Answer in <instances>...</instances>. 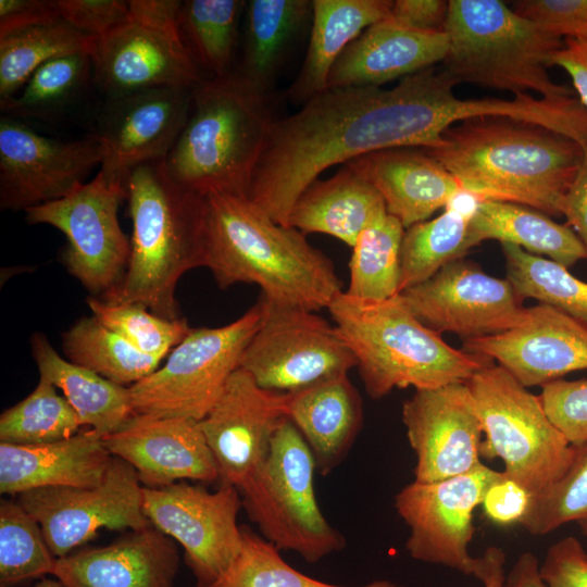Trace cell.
<instances>
[{
    "mask_svg": "<svg viewBox=\"0 0 587 587\" xmlns=\"http://www.w3.org/2000/svg\"><path fill=\"white\" fill-rule=\"evenodd\" d=\"M439 124L435 95L421 73L389 89L326 88L292 114L275 118L247 197L288 225L295 202L325 170L375 150L430 147Z\"/></svg>",
    "mask_w": 587,
    "mask_h": 587,
    "instance_id": "1",
    "label": "cell"
},
{
    "mask_svg": "<svg viewBox=\"0 0 587 587\" xmlns=\"http://www.w3.org/2000/svg\"><path fill=\"white\" fill-rule=\"evenodd\" d=\"M480 200L512 202L560 216L582 164L576 140L542 125L485 115L459 122L438 148H423Z\"/></svg>",
    "mask_w": 587,
    "mask_h": 587,
    "instance_id": "2",
    "label": "cell"
},
{
    "mask_svg": "<svg viewBox=\"0 0 587 587\" xmlns=\"http://www.w3.org/2000/svg\"><path fill=\"white\" fill-rule=\"evenodd\" d=\"M204 263L221 289L255 284L268 302L317 312L342 292L333 261L247 196L205 197Z\"/></svg>",
    "mask_w": 587,
    "mask_h": 587,
    "instance_id": "3",
    "label": "cell"
},
{
    "mask_svg": "<svg viewBox=\"0 0 587 587\" xmlns=\"http://www.w3.org/2000/svg\"><path fill=\"white\" fill-rule=\"evenodd\" d=\"M126 186L130 254L120 285L99 299L177 320L178 280L204 263L205 198L175 182L164 160L135 167Z\"/></svg>",
    "mask_w": 587,
    "mask_h": 587,
    "instance_id": "4",
    "label": "cell"
},
{
    "mask_svg": "<svg viewBox=\"0 0 587 587\" xmlns=\"http://www.w3.org/2000/svg\"><path fill=\"white\" fill-rule=\"evenodd\" d=\"M271 95L234 68L202 78L187 121L164 160L172 178L202 196H247L273 117Z\"/></svg>",
    "mask_w": 587,
    "mask_h": 587,
    "instance_id": "5",
    "label": "cell"
},
{
    "mask_svg": "<svg viewBox=\"0 0 587 587\" xmlns=\"http://www.w3.org/2000/svg\"><path fill=\"white\" fill-rule=\"evenodd\" d=\"M357 360L366 394L380 399L395 388L430 389L466 383L494 361L449 346L421 323L401 295L383 301L340 292L327 308Z\"/></svg>",
    "mask_w": 587,
    "mask_h": 587,
    "instance_id": "6",
    "label": "cell"
},
{
    "mask_svg": "<svg viewBox=\"0 0 587 587\" xmlns=\"http://www.w3.org/2000/svg\"><path fill=\"white\" fill-rule=\"evenodd\" d=\"M449 49L442 68L457 84L535 91L545 99L573 97L547 68L562 38L542 29L498 0H451L445 26Z\"/></svg>",
    "mask_w": 587,
    "mask_h": 587,
    "instance_id": "7",
    "label": "cell"
},
{
    "mask_svg": "<svg viewBox=\"0 0 587 587\" xmlns=\"http://www.w3.org/2000/svg\"><path fill=\"white\" fill-rule=\"evenodd\" d=\"M315 462L296 426L286 419L270 451L238 488L241 504L261 536L278 550L309 563L345 548V537L324 517L314 492Z\"/></svg>",
    "mask_w": 587,
    "mask_h": 587,
    "instance_id": "8",
    "label": "cell"
},
{
    "mask_svg": "<svg viewBox=\"0 0 587 587\" xmlns=\"http://www.w3.org/2000/svg\"><path fill=\"white\" fill-rule=\"evenodd\" d=\"M465 384L486 435L482 457L500 458L504 475L532 497L563 474L573 459L574 446L548 417L539 396L494 363Z\"/></svg>",
    "mask_w": 587,
    "mask_h": 587,
    "instance_id": "9",
    "label": "cell"
},
{
    "mask_svg": "<svg viewBox=\"0 0 587 587\" xmlns=\"http://www.w3.org/2000/svg\"><path fill=\"white\" fill-rule=\"evenodd\" d=\"M263 315V301L220 327L191 328L152 374L129 386L135 414L200 422L240 366Z\"/></svg>",
    "mask_w": 587,
    "mask_h": 587,
    "instance_id": "10",
    "label": "cell"
},
{
    "mask_svg": "<svg viewBox=\"0 0 587 587\" xmlns=\"http://www.w3.org/2000/svg\"><path fill=\"white\" fill-rule=\"evenodd\" d=\"M182 1L129 0V17L98 39L93 83L108 97L154 88L192 89L203 77L178 29Z\"/></svg>",
    "mask_w": 587,
    "mask_h": 587,
    "instance_id": "11",
    "label": "cell"
},
{
    "mask_svg": "<svg viewBox=\"0 0 587 587\" xmlns=\"http://www.w3.org/2000/svg\"><path fill=\"white\" fill-rule=\"evenodd\" d=\"M125 199L126 183L109 180L99 171L67 196L24 211L28 224L50 225L65 236L66 271L97 298L117 287L127 267L130 240L118 221Z\"/></svg>",
    "mask_w": 587,
    "mask_h": 587,
    "instance_id": "12",
    "label": "cell"
},
{
    "mask_svg": "<svg viewBox=\"0 0 587 587\" xmlns=\"http://www.w3.org/2000/svg\"><path fill=\"white\" fill-rule=\"evenodd\" d=\"M260 298L263 315L239 366L260 387L291 392L357 367L335 325L316 312Z\"/></svg>",
    "mask_w": 587,
    "mask_h": 587,
    "instance_id": "13",
    "label": "cell"
},
{
    "mask_svg": "<svg viewBox=\"0 0 587 587\" xmlns=\"http://www.w3.org/2000/svg\"><path fill=\"white\" fill-rule=\"evenodd\" d=\"M504 476L480 463L451 478L405 485L395 496V508L410 528L405 549L411 558L474 576L478 558L469 552L473 512Z\"/></svg>",
    "mask_w": 587,
    "mask_h": 587,
    "instance_id": "14",
    "label": "cell"
},
{
    "mask_svg": "<svg viewBox=\"0 0 587 587\" xmlns=\"http://www.w3.org/2000/svg\"><path fill=\"white\" fill-rule=\"evenodd\" d=\"M143 486L135 469L113 457L95 487H45L17 495V502L38 522L59 559L91 540L101 528L140 529L150 524L143 512Z\"/></svg>",
    "mask_w": 587,
    "mask_h": 587,
    "instance_id": "15",
    "label": "cell"
},
{
    "mask_svg": "<svg viewBox=\"0 0 587 587\" xmlns=\"http://www.w3.org/2000/svg\"><path fill=\"white\" fill-rule=\"evenodd\" d=\"M142 492L146 517L179 542L198 587L217 579L239 554L242 534L237 514L242 504L237 487L222 484L211 492L180 482L143 487Z\"/></svg>",
    "mask_w": 587,
    "mask_h": 587,
    "instance_id": "16",
    "label": "cell"
},
{
    "mask_svg": "<svg viewBox=\"0 0 587 587\" xmlns=\"http://www.w3.org/2000/svg\"><path fill=\"white\" fill-rule=\"evenodd\" d=\"M413 315L429 329L464 340L497 335L522 320L523 298L505 278L485 273L464 259L400 292Z\"/></svg>",
    "mask_w": 587,
    "mask_h": 587,
    "instance_id": "17",
    "label": "cell"
},
{
    "mask_svg": "<svg viewBox=\"0 0 587 587\" xmlns=\"http://www.w3.org/2000/svg\"><path fill=\"white\" fill-rule=\"evenodd\" d=\"M97 135L62 141L11 116L0 118V208L26 211L67 196L97 166Z\"/></svg>",
    "mask_w": 587,
    "mask_h": 587,
    "instance_id": "18",
    "label": "cell"
},
{
    "mask_svg": "<svg viewBox=\"0 0 587 587\" xmlns=\"http://www.w3.org/2000/svg\"><path fill=\"white\" fill-rule=\"evenodd\" d=\"M286 419V392L260 387L241 367L230 375L199 422L222 484L239 488L254 473Z\"/></svg>",
    "mask_w": 587,
    "mask_h": 587,
    "instance_id": "19",
    "label": "cell"
},
{
    "mask_svg": "<svg viewBox=\"0 0 587 587\" xmlns=\"http://www.w3.org/2000/svg\"><path fill=\"white\" fill-rule=\"evenodd\" d=\"M402 422L416 457L415 482L451 478L483 463V426L465 383L415 390L402 405Z\"/></svg>",
    "mask_w": 587,
    "mask_h": 587,
    "instance_id": "20",
    "label": "cell"
},
{
    "mask_svg": "<svg viewBox=\"0 0 587 587\" xmlns=\"http://www.w3.org/2000/svg\"><path fill=\"white\" fill-rule=\"evenodd\" d=\"M191 93L154 88L108 99L97 134L104 176L127 183L135 167L165 160L187 121Z\"/></svg>",
    "mask_w": 587,
    "mask_h": 587,
    "instance_id": "21",
    "label": "cell"
},
{
    "mask_svg": "<svg viewBox=\"0 0 587 587\" xmlns=\"http://www.w3.org/2000/svg\"><path fill=\"white\" fill-rule=\"evenodd\" d=\"M463 350L497 361L525 387L544 386L587 370V326L539 303L507 332L464 340Z\"/></svg>",
    "mask_w": 587,
    "mask_h": 587,
    "instance_id": "22",
    "label": "cell"
},
{
    "mask_svg": "<svg viewBox=\"0 0 587 587\" xmlns=\"http://www.w3.org/2000/svg\"><path fill=\"white\" fill-rule=\"evenodd\" d=\"M103 441L113 457L135 469L143 487L218 478L212 453L195 420L135 414Z\"/></svg>",
    "mask_w": 587,
    "mask_h": 587,
    "instance_id": "23",
    "label": "cell"
},
{
    "mask_svg": "<svg viewBox=\"0 0 587 587\" xmlns=\"http://www.w3.org/2000/svg\"><path fill=\"white\" fill-rule=\"evenodd\" d=\"M178 567L174 540L149 525L57 559L52 575L65 587H174Z\"/></svg>",
    "mask_w": 587,
    "mask_h": 587,
    "instance_id": "24",
    "label": "cell"
},
{
    "mask_svg": "<svg viewBox=\"0 0 587 587\" xmlns=\"http://www.w3.org/2000/svg\"><path fill=\"white\" fill-rule=\"evenodd\" d=\"M449 40L445 32H423L387 17L355 38L334 64L327 88L380 87L442 62Z\"/></svg>",
    "mask_w": 587,
    "mask_h": 587,
    "instance_id": "25",
    "label": "cell"
},
{
    "mask_svg": "<svg viewBox=\"0 0 587 587\" xmlns=\"http://www.w3.org/2000/svg\"><path fill=\"white\" fill-rule=\"evenodd\" d=\"M345 165L380 193L387 213L405 229L446 208L462 189L452 174L420 147L375 150Z\"/></svg>",
    "mask_w": 587,
    "mask_h": 587,
    "instance_id": "26",
    "label": "cell"
},
{
    "mask_svg": "<svg viewBox=\"0 0 587 587\" xmlns=\"http://www.w3.org/2000/svg\"><path fill=\"white\" fill-rule=\"evenodd\" d=\"M113 455L92 429L41 445L0 442V492L17 496L45 487H95Z\"/></svg>",
    "mask_w": 587,
    "mask_h": 587,
    "instance_id": "27",
    "label": "cell"
},
{
    "mask_svg": "<svg viewBox=\"0 0 587 587\" xmlns=\"http://www.w3.org/2000/svg\"><path fill=\"white\" fill-rule=\"evenodd\" d=\"M287 394V414L327 475L345 459L363 424V402L348 374Z\"/></svg>",
    "mask_w": 587,
    "mask_h": 587,
    "instance_id": "28",
    "label": "cell"
},
{
    "mask_svg": "<svg viewBox=\"0 0 587 587\" xmlns=\"http://www.w3.org/2000/svg\"><path fill=\"white\" fill-rule=\"evenodd\" d=\"M387 214L380 193L347 165L327 179H315L299 196L288 226L303 234L330 235L352 247L359 235Z\"/></svg>",
    "mask_w": 587,
    "mask_h": 587,
    "instance_id": "29",
    "label": "cell"
},
{
    "mask_svg": "<svg viewBox=\"0 0 587 587\" xmlns=\"http://www.w3.org/2000/svg\"><path fill=\"white\" fill-rule=\"evenodd\" d=\"M388 0H313L312 26L301 68L287 89L289 101L303 104L327 88L329 73L369 26L390 16Z\"/></svg>",
    "mask_w": 587,
    "mask_h": 587,
    "instance_id": "30",
    "label": "cell"
},
{
    "mask_svg": "<svg viewBox=\"0 0 587 587\" xmlns=\"http://www.w3.org/2000/svg\"><path fill=\"white\" fill-rule=\"evenodd\" d=\"M30 352L39 376L62 390L83 426L105 437L135 415L129 387L63 359L43 334L32 335Z\"/></svg>",
    "mask_w": 587,
    "mask_h": 587,
    "instance_id": "31",
    "label": "cell"
},
{
    "mask_svg": "<svg viewBox=\"0 0 587 587\" xmlns=\"http://www.w3.org/2000/svg\"><path fill=\"white\" fill-rule=\"evenodd\" d=\"M310 17L312 1L309 0L247 1L242 57L234 70L271 95Z\"/></svg>",
    "mask_w": 587,
    "mask_h": 587,
    "instance_id": "32",
    "label": "cell"
},
{
    "mask_svg": "<svg viewBox=\"0 0 587 587\" xmlns=\"http://www.w3.org/2000/svg\"><path fill=\"white\" fill-rule=\"evenodd\" d=\"M472 248L485 240L515 245L533 254L570 267L587 252L573 229L533 208L504 201L482 200L469 223Z\"/></svg>",
    "mask_w": 587,
    "mask_h": 587,
    "instance_id": "33",
    "label": "cell"
},
{
    "mask_svg": "<svg viewBox=\"0 0 587 587\" xmlns=\"http://www.w3.org/2000/svg\"><path fill=\"white\" fill-rule=\"evenodd\" d=\"M97 41L63 18L0 38V100L16 95L39 66L54 58L72 53L93 57Z\"/></svg>",
    "mask_w": 587,
    "mask_h": 587,
    "instance_id": "34",
    "label": "cell"
},
{
    "mask_svg": "<svg viewBox=\"0 0 587 587\" xmlns=\"http://www.w3.org/2000/svg\"><path fill=\"white\" fill-rule=\"evenodd\" d=\"M68 361L118 385H134L159 369L161 360L139 351L96 316H83L62 334Z\"/></svg>",
    "mask_w": 587,
    "mask_h": 587,
    "instance_id": "35",
    "label": "cell"
},
{
    "mask_svg": "<svg viewBox=\"0 0 587 587\" xmlns=\"http://www.w3.org/2000/svg\"><path fill=\"white\" fill-rule=\"evenodd\" d=\"M247 1H182L178 29L199 68L222 76L233 71L238 27Z\"/></svg>",
    "mask_w": 587,
    "mask_h": 587,
    "instance_id": "36",
    "label": "cell"
},
{
    "mask_svg": "<svg viewBox=\"0 0 587 587\" xmlns=\"http://www.w3.org/2000/svg\"><path fill=\"white\" fill-rule=\"evenodd\" d=\"M471 216L446 208L437 217L404 230L400 250L399 292L434 276L444 266L463 259L472 249Z\"/></svg>",
    "mask_w": 587,
    "mask_h": 587,
    "instance_id": "37",
    "label": "cell"
},
{
    "mask_svg": "<svg viewBox=\"0 0 587 587\" xmlns=\"http://www.w3.org/2000/svg\"><path fill=\"white\" fill-rule=\"evenodd\" d=\"M405 228L390 214L364 229L352 246L347 295L383 301L399 295L400 250Z\"/></svg>",
    "mask_w": 587,
    "mask_h": 587,
    "instance_id": "38",
    "label": "cell"
},
{
    "mask_svg": "<svg viewBox=\"0 0 587 587\" xmlns=\"http://www.w3.org/2000/svg\"><path fill=\"white\" fill-rule=\"evenodd\" d=\"M93 80L92 57L72 53L39 66L13 97L0 100L8 116L48 120L72 104Z\"/></svg>",
    "mask_w": 587,
    "mask_h": 587,
    "instance_id": "39",
    "label": "cell"
},
{
    "mask_svg": "<svg viewBox=\"0 0 587 587\" xmlns=\"http://www.w3.org/2000/svg\"><path fill=\"white\" fill-rule=\"evenodd\" d=\"M507 279L523 298L549 304L587 326V283L567 267L508 242L501 243Z\"/></svg>",
    "mask_w": 587,
    "mask_h": 587,
    "instance_id": "40",
    "label": "cell"
},
{
    "mask_svg": "<svg viewBox=\"0 0 587 587\" xmlns=\"http://www.w3.org/2000/svg\"><path fill=\"white\" fill-rule=\"evenodd\" d=\"M57 387L39 376L35 389L2 412L0 441L11 445H41L66 439L78 433L80 420Z\"/></svg>",
    "mask_w": 587,
    "mask_h": 587,
    "instance_id": "41",
    "label": "cell"
},
{
    "mask_svg": "<svg viewBox=\"0 0 587 587\" xmlns=\"http://www.w3.org/2000/svg\"><path fill=\"white\" fill-rule=\"evenodd\" d=\"M57 558L38 522L17 502H0V587L52 574Z\"/></svg>",
    "mask_w": 587,
    "mask_h": 587,
    "instance_id": "42",
    "label": "cell"
},
{
    "mask_svg": "<svg viewBox=\"0 0 587 587\" xmlns=\"http://www.w3.org/2000/svg\"><path fill=\"white\" fill-rule=\"evenodd\" d=\"M242 546L237 558L213 583L204 587H401L389 580L363 586H340L317 580L290 566L279 550L241 526Z\"/></svg>",
    "mask_w": 587,
    "mask_h": 587,
    "instance_id": "43",
    "label": "cell"
},
{
    "mask_svg": "<svg viewBox=\"0 0 587 587\" xmlns=\"http://www.w3.org/2000/svg\"><path fill=\"white\" fill-rule=\"evenodd\" d=\"M587 520V441L574 446V455L563 474L530 499L520 524L541 536L571 522Z\"/></svg>",
    "mask_w": 587,
    "mask_h": 587,
    "instance_id": "44",
    "label": "cell"
},
{
    "mask_svg": "<svg viewBox=\"0 0 587 587\" xmlns=\"http://www.w3.org/2000/svg\"><path fill=\"white\" fill-rule=\"evenodd\" d=\"M86 302L92 315L104 326L139 351L161 361L191 330L185 319H163L139 304L110 303L93 296L88 297Z\"/></svg>",
    "mask_w": 587,
    "mask_h": 587,
    "instance_id": "45",
    "label": "cell"
},
{
    "mask_svg": "<svg viewBox=\"0 0 587 587\" xmlns=\"http://www.w3.org/2000/svg\"><path fill=\"white\" fill-rule=\"evenodd\" d=\"M544 409L573 446L587 441V379H558L541 386Z\"/></svg>",
    "mask_w": 587,
    "mask_h": 587,
    "instance_id": "46",
    "label": "cell"
},
{
    "mask_svg": "<svg viewBox=\"0 0 587 587\" xmlns=\"http://www.w3.org/2000/svg\"><path fill=\"white\" fill-rule=\"evenodd\" d=\"M512 8L560 38L587 40V0H521Z\"/></svg>",
    "mask_w": 587,
    "mask_h": 587,
    "instance_id": "47",
    "label": "cell"
},
{
    "mask_svg": "<svg viewBox=\"0 0 587 587\" xmlns=\"http://www.w3.org/2000/svg\"><path fill=\"white\" fill-rule=\"evenodd\" d=\"M61 17L76 29L101 39L129 17V1L58 0Z\"/></svg>",
    "mask_w": 587,
    "mask_h": 587,
    "instance_id": "48",
    "label": "cell"
},
{
    "mask_svg": "<svg viewBox=\"0 0 587 587\" xmlns=\"http://www.w3.org/2000/svg\"><path fill=\"white\" fill-rule=\"evenodd\" d=\"M549 587H587V551L574 536L552 544L539 565Z\"/></svg>",
    "mask_w": 587,
    "mask_h": 587,
    "instance_id": "49",
    "label": "cell"
},
{
    "mask_svg": "<svg viewBox=\"0 0 587 587\" xmlns=\"http://www.w3.org/2000/svg\"><path fill=\"white\" fill-rule=\"evenodd\" d=\"M532 495L507 476L487 491L482 507L486 517L499 525L520 523L524 517Z\"/></svg>",
    "mask_w": 587,
    "mask_h": 587,
    "instance_id": "50",
    "label": "cell"
},
{
    "mask_svg": "<svg viewBox=\"0 0 587 587\" xmlns=\"http://www.w3.org/2000/svg\"><path fill=\"white\" fill-rule=\"evenodd\" d=\"M60 18L58 0H0V38Z\"/></svg>",
    "mask_w": 587,
    "mask_h": 587,
    "instance_id": "51",
    "label": "cell"
},
{
    "mask_svg": "<svg viewBox=\"0 0 587 587\" xmlns=\"http://www.w3.org/2000/svg\"><path fill=\"white\" fill-rule=\"evenodd\" d=\"M449 1L397 0L392 1L390 18L416 30L445 32Z\"/></svg>",
    "mask_w": 587,
    "mask_h": 587,
    "instance_id": "52",
    "label": "cell"
},
{
    "mask_svg": "<svg viewBox=\"0 0 587 587\" xmlns=\"http://www.w3.org/2000/svg\"><path fill=\"white\" fill-rule=\"evenodd\" d=\"M584 157L577 174L560 202V213L577 235L587 252V140L582 143Z\"/></svg>",
    "mask_w": 587,
    "mask_h": 587,
    "instance_id": "53",
    "label": "cell"
},
{
    "mask_svg": "<svg viewBox=\"0 0 587 587\" xmlns=\"http://www.w3.org/2000/svg\"><path fill=\"white\" fill-rule=\"evenodd\" d=\"M548 66H559L567 73L578 100L587 109V40L564 39Z\"/></svg>",
    "mask_w": 587,
    "mask_h": 587,
    "instance_id": "54",
    "label": "cell"
},
{
    "mask_svg": "<svg viewBox=\"0 0 587 587\" xmlns=\"http://www.w3.org/2000/svg\"><path fill=\"white\" fill-rule=\"evenodd\" d=\"M505 553L498 547H488L477 560L474 577L484 587H505Z\"/></svg>",
    "mask_w": 587,
    "mask_h": 587,
    "instance_id": "55",
    "label": "cell"
},
{
    "mask_svg": "<svg viewBox=\"0 0 587 587\" xmlns=\"http://www.w3.org/2000/svg\"><path fill=\"white\" fill-rule=\"evenodd\" d=\"M505 587H549L539 573V563L532 552L519 555L509 574Z\"/></svg>",
    "mask_w": 587,
    "mask_h": 587,
    "instance_id": "56",
    "label": "cell"
},
{
    "mask_svg": "<svg viewBox=\"0 0 587 587\" xmlns=\"http://www.w3.org/2000/svg\"><path fill=\"white\" fill-rule=\"evenodd\" d=\"M34 587H65L61 582L52 579H42L37 583Z\"/></svg>",
    "mask_w": 587,
    "mask_h": 587,
    "instance_id": "57",
    "label": "cell"
},
{
    "mask_svg": "<svg viewBox=\"0 0 587 587\" xmlns=\"http://www.w3.org/2000/svg\"><path fill=\"white\" fill-rule=\"evenodd\" d=\"M580 533L587 538V520L578 523Z\"/></svg>",
    "mask_w": 587,
    "mask_h": 587,
    "instance_id": "58",
    "label": "cell"
}]
</instances>
